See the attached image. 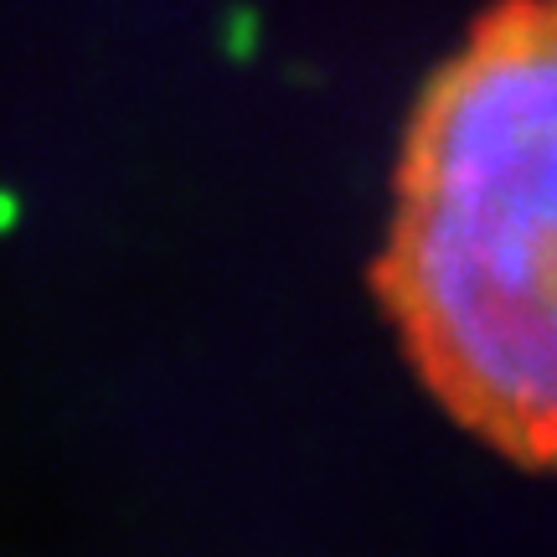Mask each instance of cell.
Returning <instances> with one entry per match:
<instances>
[{
    "mask_svg": "<svg viewBox=\"0 0 557 557\" xmlns=\"http://www.w3.org/2000/svg\"><path fill=\"white\" fill-rule=\"evenodd\" d=\"M382 305L449 418L553 459V5L496 0L403 135Z\"/></svg>",
    "mask_w": 557,
    "mask_h": 557,
    "instance_id": "1",
    "label": "cell"
}]
</instances>
